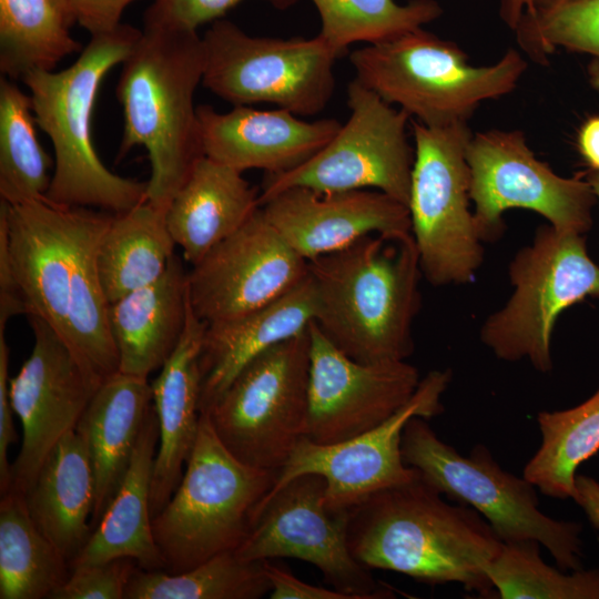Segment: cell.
<instances>
[{
    "label": "cell",
    "instance_id": "cell-25",
    "mask_svg": "<svg viewBox=\"0 0 599 599\" xmlns=\"http://www.w3.org/2000/svg\"><path fill=\"white\" fill-rule=\"evenodd\" d=\"M260 207V192L242 172L203 155L172 199L166 224L184 261L193 266Z\"/></svg>",
    "mask_w": 599,
    "mask_h": 599
},
{
    "label": "cell",
    "instance_id": "cell-7",
    "mask_svg": "<svg viewBox=\"0 0 599 599\" xmlns=\"http://www.w3.org/2000/svg\"><path fill=\"white\" fill-rule=\"evenodd\" d=\"M402 455L429 486L480 514L502 542L534 540L561 570L581 568V525L540 511L536 487L504 470L486 446L478 444L464 456L443 441L427 419L415 416L403 430Z\"/></svg>",
    "mask_w": 599,
    "mask_h": 599
},
{
    "label": "cell",
    "instance_id": "cell-16",
    "mask_svg": "<svg viewBox=\"0 0 599 599\" xmlns=\"http://www.w3.org/2000/svg\"><path fill=\"white\" fill-rule=\"evenodd\" d=\"M308 276V263L260 207L187 272L189 300L206 324L237 317L285 295Z\"/></svg>",
    "mask_w": 599,
    "mask_h": 599
},
{
    "label": "cell",
    "instance_id": "cell-3",
    "mask_svg": "<svg viewBox=\"0 0 599 599\" xmlns=\"http://www.w3.org/2000/svg\"><path fill=\"white\" fill-rule=\"evenodd\" d=\"M116 97L124 131L116 161L134 146L148 151V201L166 211L203 156L194 93L202 83V38L195 30L143 21L121 63Z\"/></svg>",
    "mask_w": 599,
    "mask_h": 599
},
{
    "label": "cell",
    "instance_id": "cell-9",
    "mask_svg": "<svg viewBox=\"0 0 599 599\" xmlns=\"http://www.w3.org/2000/svg\"><path fill=\"white\" fill-rule=\"evenodd\" d=\"M414 163L408 211L423 275L436 286L471 282L484 258L470 203L468 122L412 121Z\"/></svg>",
    "mask_w": 599,
    "mask_h": 599
},
{
    "label": "cell",
    "instance_id": "cell-42",
    "mask_svg": "<svg viewBox=\"0 0 599 599\" xmlns=\"http://www.w3.org/2000/svg\"><path fill=\"white\" fill-rule=\"evenodd\" d=\"M266 576L271 583V599H354L334 588L314 586L295 577L291 570L264 560Z\"/></svg>",
    "mask_w": 599,
    "mask_h": 599
},
{
    "label": "cell",
    "instance_id": "cell-26",
    "mask_svg": "<svg viewBox=\"0 0 599 599\" xmlns=\"http://www.w3.org/2000/svg\"><path fill=\"white\" fill-rule=\"evenodd\" d=\"M159 445V424L152 404L129 468L115 495L70 568L129 558L143 570H164L152 529L151 484Z\"/></svg>",
    "mask_w": 599,
    "mask_h": 599
},
{
    "label": "cell",
    "instance_id": "cell-11",
    "mask_svg": "<svg viewBox=\"0 0 599 599\" xmlns=\"http://www.w3.org/2000/svg\"><path fill=\"white\" fill-rule=\"evenodd\" d=\"M309 365L308 326L252 359L205 412L241 461L278 471L306 436Z\"/></svg>",
    "mask_w": 599,
    "mask_h": 599
},
{
    "label": "cell",
    "instance_id": "cell-51",
    "mask_svg": "<svg viewBox=\"0 0 599 599\" xmlns=\"http://www.w3.org/2000/svg\"><path fill=\"white\" fill-rule=\"evenodd\" d=\"M586 179L590 183L597 201L599 202V172L591 171L586 174Z\"/></svg>",
    "mask_w": 599,
    "mask_h": 599
},
{
    "label": "cell",
    "instance_id": "cell-24",
    "mask_svg": "<svg viewBox=\"0 0 599 599\" xmlns=\"http://www.w3.org/2000/svg\"><path fill=\"white\" fill-rule=\"evenodd\" d=\"M189 305L187 271L176 254L154 283L110 304L109 319L120 373L148 378L182 336Z\"/></svg>",
    "mask_w": 599,
    "mask_h": 599
},
{
    "label": "cell",
    "instance_id": "cell-20",
    "mask_svg": "<svg viewBox=\"0 0 599 599\" xmlns=\"http://www.w3.org/2000/svg\"><path fill=\"white\" fill-rule=\"evenodd\" d=\"M261 207L281 237L306 261L344 250L370 234L412 232L408 207L376 190L291 187Z\"/></svg>",
    "mask_w": 599,
    "mask_h": 599
},
{
    "label": "cell",
    "instance_id": "cell-22",
    "mask_svg": "<svg viewBox=\"0 0 599 599\" xmlns=\"http://www.w3.org/2000/svg\"><path fill=\"white\" fill-rule=\"evenodd\" d=\"M206 323L187 305L185 326L172 355L151 383L159 424V445L151 484V512L156 516L177 488L200 427V353Z\"/></svg>",
    "mask_w": 599,
    "mask_h": 599
},
{
    "label": "cell",
    "instance_id": "cell-49",
    "mask_svg": "<svg viewBox=\"0 0 599 599\" xmlns=\"http://www.w3.org/2000/svg\"><path fill=\"white\" fill-rule=\"evenodd\" d=\"M61 13L65 17L70 26L74 23L73 16L71 13L68 0H52Z\"/></svg>",
    "mask_w": 599,
    "mask_h": 599
},
{
    "label": "cell",
    "instance_id": "cell-21",
    "mask_svg": "<svg viewBox=\"0 0 599 599\" xmlns=\"http://www.w3.org/2000/svg\"><path fill=\"white\" fill-rule=\"evenodd\" d=\"M196 110L203 154L242 173L292 170L324 148L342 125L336 119L305 121L280 108L234 105L221 113L203 104Z\"/></svg>",
    "mask_w": 599,
    "mask_h": 599
},
{
    "label": "cell",
    "instance_id": "cell-4",
    "mask_svg": "<svg viewBox=\"0 0 599 599\" xmlns=\"http://www.w3.org/2000/svg\"><path fill=\"white\" fill-rule=\"evenodd\" d=\"M141 30L125 23L91 35L78 59L61 71L37 70L21 81L29 89L35 124L50 138L54 166L45 197L60 205L121 213L148 200V181L111 172L92 140V114L105 74L122 63Z\"/></svg>",
    "mask_w": 599,
    "mask_h": 599
},
{
    "label": "cell",
    "instance_id": "cell-31",
    "mask_svg": "<svg viewBox=\"0 0 599 599\" xmlns=\"http://www.w3.org/2000/svg\"><path fill=\"white\" fill-rule=\"evenodd\" d=\"M70 572L33 521L26 493L11 486L0 499V598L50 599Z\"/></svg>",
    "mask_w": 599,
    "mask_h": 599
},
{
    "label": "cell",
    "instance_id": "cell-45",
    "mask_svg": "<svg viewBox=\"0 0 599 599\" xmlns=\"http://www.w3.org/2000/svg\"><path fill=\"white\" fill-rule=\"evenodd\" d=\"M572 499L585 511L590 524L599 529V481L586 475H577Z\"/></svg>",
    "mask_w": 599,
    "mask_h": 599
},
{
    "label": "cell",
    "instance_id": "cell-14",
    "mask_svg": "<svg viewBox=\"0 0 599 599\" xmlns=\"http://www.w3.org/2000/svg\"><path fill=\"white\" fill-rule=\"evenodd\" d=\"M348 519L349 510L327 507L325 479L304 474L262 499L235 552L247 561L293 558L309 562L332 588L354 599L395 598L352 555Z\"/></svg>",
    "mask_w": 599,
    "mask_h": 599
},
{
    "label": "cell",
    "instance_id": "cell-32",
    "mask_svg": "<svg viewBox=\"0 0 599 599\" xmlns=\"http://www.w3.org/2000/svg\"><path fill=\"white\" fill-rule=\"evenodd\" d=\"M537 423L541 444L522 476L548 497L572 498L578 467L599 450V387L575 407L540 412Z\"/></svg>",
    "mask_w": 599,
    "mask_h": 599
},
{
    "label": "cell",
    "instance_id": "cell-5",
    "mask_svg": "<svg viewBox=\"0 0 599 599\" xmlns=\"http://www.w3.org/2000/svg\"><path fill=\"white\" fill-rule=\"evenodd\" d=\"M349 61L356 80L427 126L468 122L480 103L514 91L527 69L516 49L474 65L455 42L423 28L354 50Z\"/></svg>",
    "mask_w": 599,
    "mask_h": 599
},
{
    "label": "cell",
    "instance_id": "cell-44",
    "mask_svg": "<svg viewBox=\"0 0 599 599\" xmlns=\"http://www.w3.org/2000/svg\"><path fill=\"white\" fill-rule=\"evenodd\" d=\"M29 315V307L11 266L6 231L0 224V331L11 317Z\"/></svg>",
    "mask_w": 599,
    "mask_h": 599
},
{
    "label": "cell",
    "instance_id": "cell-6",
    "mask_svg": "<svg viewBox=\"0 0 599 599\" xmlns=\"http://www.w3.org/2000/svg\"><path fill=\"white\" fill-rule=\"evenodd\" d=\"M277 474L236 458L217 437L207 414L202 413L182 479L152 518L164 571L179 573L235 550Z\"/></svg>",
    "mask_w": 599,
    "mask_h": 599
},
{
    "label": "cell",
    "instance_id": "cell-12",
    "mask_svg": "<svg viewBox=\"0 0 599 599\" xmlns=\"http://www.w3.org/2000/svg\"><path fill=\"white\" fill-rule=\"evenodd\" d=\"M349 116L333 139L301 165L265 174L260 204L291 187L317 192L376 190L407 206L414 148L410 116L354 79L347 87Z\"/></svg>",
    "mask_w": 599,
    "mask_h": 599
},
{
    "label": "cell",
    "instance_id": "cell-13",
    "mask_svg": "<svg viewBox=\"0 0 599 599\" xmlns=\"http://www.w3.org/2000/svg\"><path fill=\"white\" fill-rule=\"evenodd\" d=\"M470 200L481 242L505 232L502 214L510 209L538 213L552 227L585 234L597 201L588 180L565 177L530 150L519 130L493 129L473 134L467 146Z\"/></svg>",
    "mask_w": 599,
    "mask_h": 599
},
{
    "label": "cell",
    "instance_id": "cell-43",
    "mask_svg": "<svg viewBox=\"0 0 599 599\" xmlns=\"http://www.w3.org/2000/svg\"><path fill=\"white\" fill-rule=\"evenodd\" d=\"M135 0H68L74 22L91 35L112 31L121 24L124 9Z\"/></svg>",
    "mask_w": 599,
    "mask_h": 599
},
{
    "label": "cell",
    "instance_id": "cell-29",
    "mask_svg": "<svg viewBox=\"0 0 599 599\" xmlns=\"http://www.w3.org/2000/svg\"><path fill=\"white\" fill-rule=\"evenodd\" d=\"M113 213L89 209L79 235L63 342L98 388L120 372L97 252Z\"/></svg>",
    "mask_w": 599,
    "mask_h": 599
},
{
    "label": "cell",
    "instance_id": "cell-48",
    "mask_svg": "<svg viewBox=\"0 0 599 599\" xmlns=\"http://www.w3.org/2000/svg\"><path fill=\"white\" fill-rule=\"evenodd\" d=\"M588 80L591 87L599 93V60L592 59L587 68Z\"/></svg>",
    "mask_w": 599,
    "mask_h": 599
},
{
    "label": "cell",
    "instance_id": "cell-37",
    "mask_svg": "<svg viewBox=\"0 0 599 599\" xmlns=\"http://www.w3.org/2000/svg\"><path fill=\"white\" fill-rule=\"evenodd\" d=\"M537 541L502 544L486 573L500 599H599V569L566 573L547 565Z\"/></svg>",
    "mask_w": 599,
    "mask_h": 599
},
{
    "label": "cell",
    "instance_id": "cell-23",
    "mask_svg": "<svg viewBox=\"0 0 599 599\" xmlns=\"http://www.w3.org/2000/svg\"><path fill=\"white\" fill-rule=\"evenodd\" d=\"M316 294L308 276L280 298L237 317L206 324L200 353L201 414L256 356L308 328Z\"/></svg>",
    "mask_w": 599,
    "mask_h": 599
},
{
    "label": "cell",
    "instance_id": "cell-40",
    "mask_svg": "<svg viewBox=\"0 0 599 599\" xmlns=\"http://www.w3.org/2000/svg\"><path fill=\"white\" fill-rule=\"evenodd\" d=\"M242 0H153L146 9L143 21L165 23L190 30L212 23ZM273 7L284 10L298 0H264Z\"/></svg>",
    "mask_w": 599,
    "mask_h": 599
},
{
    "label": "cell",
    "instance_id": "cell-36",
    "mask_svg": "<svg viewBox=\"0 0 599 599\" xmlns=\"http://www.w3.org/2000/svg\"><path fill=\"white\" fill-rule=\"evenodd\" d=\"M321 18L318 35L339 52L357 42L367 44L398 37L438 19L436 0H311Z\"/></svg>",
    "mask_w": 599,
    "mask_h": 599
},
{
    "label": "cell",
    "instance_id": "cell-19",
    "mask_svg": "<svg viewBox=\"0 0 599 599\" xmlns=\"http://www.w3.org/2000/svg\"><path fill=\"white\" fill-rule=\"evenodd\" d=\"M89 209L47 197L17 205L0 202V224L28 316L43 319L62 339L77 244Z\"/></svg>",
    "mask_w": 599,
    "mask_h": 599
},
{
    "label": "cell",
    "instance_id": "cell-50",
    "mask_svg": "<svg viewBox=\"0 0 599 599\" xmlns=\"http://www.w3.org/2000/svg\"><path fill=\"white\" fill-rule=\"evenodd\" d=\"M569 1L572 0H535V9L536 11L547 10Z\"/></svg>",
    "mask_w": 599,
    "mask_h": 599
},
{
    "label": "cell",
    "instance_id": "cell-38",
    "mask_svg": "<svg viewBox=\"0 0 599 599\" xmlns=\"http://www.w3.org/2000/svg\"><path fill=\"white\" fill-rule=\"evenodd\" d=\"M515 32L521 50L538 63L558 48L599 60V0H572L525 14Z\"/></svg>",
    "mask_w": 599,
    "mask_h": 599
},
{
    "label": "cell",
    "instance_id": "cell-28",
    "mask_svg": "<svg viewBox=\"0 0 599 599\" xmlns=\"http://www.w3.org/2000/svg\"><path fill=\"white\" fill-rule=\"evenodd\" d=\"M151 407L148 378L119 372L98 387L75 428L95 477L93 528L123 480Z\"/></svg>",
    "mask_w": 599,
    "mask_h": 599
},
{
    "label": "cell",
    "instance_id": "cell-39",
    "mask_svg": "<svg viewBox=\"0 0 599 599\" xmlns=\"http://www.w3.org/2000/svg\"><path fill=\"white\" fill-rule=\"evenodd\" d=\"M136 566L132 559L118 558L71 567L70 576L50 599H124Z\"/></svg>",
    "mask_w": 599,
    "mask_h": 599
},
{
    "label": "cell",
    "instance_id": "cell-47",
    "mask_svg": "<svg viewBox=\"0 0 599 599\" xmlns=\"http://www.w3.org/2000/svg\"><path fill=\"white\" fill-rule=\"evenodd\" d=\"M535 0H502L500 16L514 31L525 14H535Z\"/></svg>",
    "mask_w": 599,
    "mask_h": 599
},
{
    "label": "cell",
    "instance_id": "cell-30",
    "mask_svg": "<svg viewBox=\"0 0 599 599\" xmlns=\"http://www.w3.org/2000/svg\"><path fill=\"white\" fill-rule=\"evenodd\" d=\"M166 211L148 200L113 213L97 252L100 280L109 303L154 283L175 255Z\"/></svg>",
    "mask_w": 599,
    "mask_h": 599
},
{
    "label": "cell",
    "instance_id": "cell-27",
    "mask_svg": "<svg viewBox=\"0 0 599 599\" xmlns=\"http://www.w3.org/2000/svg\"><path fill=\"white\" fill-rule=\"evenodd\" d=\"M26 499L37 527L70 565L93 531L95 505L93 467L77 429L51 449Z\"/></svg>",
    "mask_w": 599,
    "mask_h": 599
},
{
    "label": "cell",
    "instance_id": "cell-46",
    "mask_svg": "<svg viewBox=\"0 0 599 599\" xmlns=\"http://www.w3.org/2000/svg\"><path fill=\"white\" fill-rule=\"evenodd\" d=\"M577 144L590 170L599 172V115H593L582 123Z\"/></svg>",
    "mask_w": 599,
    "mask_h": 599
},
{
    "label": "cell",
    "instance_id": "cell-15",
    "mask_svg": "<svg viewBox=\"0 0 599 599\" xmlns=\"http://www.w3.org/2000/svg\"><path fill=\"white\" fill-rule=\"evenodd\" d=\"M450 380L449 369L430 370L395 414L347 440L319 445L303 437L278 470L270 493L297 476L317 474L326 483L327 507L346 511L380 490L416 479L419 473L403 459V430L412 417L428 420L444 412L441 396Z\"/></svg>",
    "mask_w": 599,
    "mask_h": 599
},
{
    "label": "cell",
    "instance_id": "cell-17",
    "mask_svg": "<svg viewBox=\"0 0 599 599\" xmlns=\"http://www.w3.org/2000/svg\"><path fill=\"white\" fill-rule=\"evenodd\" d=\"M306 438L331 445L365 433L395 414L416 392L418 369L406 361L361 363L309 324Z\"/></svg>",
    "mask_w": 599,
    "mask_h": 599
},
{
    "label": "cell",
    "instance_id": "cell-8",
    "mask_svg": "<svg viewBox=\"0 0 599 599\" xmlns=\"http://www.w3.org/2000/svg\"><path fill=\"white\" fill-rule=\"evenodd\" d=\"M508 273L512 293L485 319L480 341L501 361L526 358L536 370L549 373L556 322L570 306L599 298V266L588 254L583 234L547 224L515 254Z\"/></svg>",
    "mask_w": 599,
    "mask_h": 599
},
{
    "label": "cell",
    "instance_id": "cell-2",
    "mask_svg": "<svg viewBox=\"0 0 599 599\" xmlns=\"http://www.w3.org/2000/svg\"><path fill=\"white\" fill-rule=\"evenodd\" d=\"M307 263L316 294L313 322L334 346L361 363L412 355L423 276L412 232L370 234Z\"/></svg>",
    "mask_w": 599,
    "mask_h": 599
},
{
    "label": "cell",
    "instance_id": "cell-34",
    "mask_svg": "<svg viewBox=\"0 0 599 599\" xmlns=\"http://www.w3.org/2000/svg\"><path fill=\"white\" fill-rule=\"evenodd\" d=\"M270 591L264 560L247 561L232 550L179 573L136 568L124 599H258Z\"/></svg>",
    "mask_w": 599,
    "mask_h": 599
},
{
    "label": "cell",
    "instance_id": "cell-33",
    "mask_svg": "<svg viewBox=\"0 0 599 599\" xmlns=\"http://www.w3.org/2000/svg\"><path fill=\"white\" fill-rule=\"evenodd\" d=\"M69 22L52 0H0V70L21 80L31 71H52L81 50Z\"/></svg>",
    "mask_w": 599,
    "mask_h": 599
},
{
    "label": "cell",
    "instance_id": "cell-1",
    "mask_svg": "<svg viewBox=\"0 0 599 599\" xmlns=\"http://www.w3.org/2000/svg\"><path fill=\"white\" fill-rule=\"evenodd\" d=\"M420 475L380 490L349 510L348 544L367 569L390 570L419 582H457L496 598L486 573L502 541L474 508L451 505Z\"/></svg>",
    "mask_w": 599,
    "mask_h": 599
},
{
    "label": "cell",
    "instance_id": "cell-18",
    "mask_svg": "<svg viewBox=\"0 0 599 599\" xmlns=\"http://www.w3.org/2000/svg\"><path fill=\"white\" fill-rule=\"evenodd\" d=\"M28 318L33 347L17 375L9 378L11 406L22 426L21 448L11 464V486L24 493L51 449L77 428L98 389L58 333L40 317Z\"/></svg>",
    "mask_w": 599,
    "mask_h": 599
},
{
    "label": "cell",
    "instance_id": "cell-10",
    "mask_svg": "<svg viewBox=\"0 0 599 599\" xmlns=\"http://www.w3.org/2000/svg\"><path fill=\"white\" fill-rule=\"evenodd\" d=\"M202 84L233 105L272 103L296 115L325 109L335 90L334 65L345 54L318 34L252 37L219 19L202 37Z\"/></svg>",
    "mask_w": 599,
    "mask_h": 599
},
{
    "label": "cell",
    "instance_id": "cell-35",
    "mask_svg": "<svg viewBox=\"0 0 599 599\" xmlns=\"http://www.w3.org/2000/svg\"><path fill=\"white\" fill-rule=\"evenodd\" d=\"M30 94L0 79V196L10 205L45 197L54 166L40 144Z\"/></svg>",
    "mask_w": 599,
    "mask_h": 599
},
{
    "label": "cell",
    "instance_id": "cell-41",
    "mask_svg": "<svg viewBox=\"0 0 599 599\" xmlns=\"http://www.w3.org/2000/svg\"><path fill=\"white\" fill-rule=\"evenodd\" d=\"M9 346L4 331H0V491L11 486V464L8 459L9 446L16 441L13 409L9 395Z\"/></svg>",
    "mask_w": 599,
    "mask_h": 599
}]
</instances>
